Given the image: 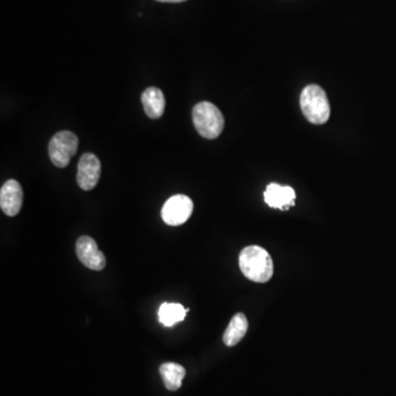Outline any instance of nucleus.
I'll return each instance as SVG.
<instances>
[{
	"instance_id": "f257e3e1",
	"label": "nucleus",
	"mask_w": 396,
	"mask_h": 396,
	"mask_svg": "<svg viewBox=\"0 0 396 396\" xmlns=\"http://www.w3.org/2000/svg\"><path fill=\"white\" fill-rule=\"evenodd\" d=\"M239 267L243 276L255 283H267L274 272L272 257L259 246H249L242 250Z\"/></svg>"
},
{
	"instance_id": "f03ea898",
	"label": "nucleus",
	"mask_w": 396,
	"mask_h": 396,
	"mask_svg": "<svg viewBox=\"0 0 396 396\" xmlns=\"http://www.w3.org/2000/svg\"><path fill=\"white\" fill-rule=\"evenodd\" d=\"M301 108L311 124L323 125L330 117V105L326 93L318 85H309L301 94Z\"/></svg>"
},
{
	"instance_id": "7ed1b4c3",
	"label": "nucleus",
	"mask_w": 396,
	"mask_h": 396,
	"mask_svg": "<svg viewBox=\"0 0 396 396\" xmlns=\"http://www.w3.org/2000/svg\"><path fill=\"white\" fill-rule=\"evenodd\" d=\"M193 122L198 134L206 139H216L225 126L222 111L211 103L203 101L193 109Z\"/></svg>"
},
{
	"instance_id": "20e7f679",
	"label": "nucleus",
	"mask_w": 396,
	"mask_h": 396,
	"mask_svg": "<svg viewBox=\"0 0 396 396\" xmlns=\"http://www.w3.org/2000/svg\"><path fill=\"white\" fill-rule=\"evenodd\" d=\"M78 139L71 132H59L49 143V155L55 167H66L78 151Z\"/></svg>"
},
{
	"instance_id": "39448f33",
	"label": "nucleus",
	"mask_w": 396,
	"mask_h": 396,
	"mask_svg": "<svg viewBox=\"0 0 396 396\" xmlns=\"http://www.w3.org/2000/svg\"><path fill=\"white\" fill-rule=\"evenodd\" d=\"M193 208V201L188 196L174 195L165 201L161 216L169 226H180L188 222Z\"/></svg>"
},
{
	"instance_id": "423d86ee",
	"label": "nucleus",
	"mask_w": 396,
	"mask_h": 396,
	"mask_svg": "<svg viewBox=\"0 0 396 396\" xmlns=\"http://www.w3.org/2000/svg\"><path fill=\"white\" fill-rule=\"evenodd\" d=\"M76 253L78 260L85 265L86 268L93 271H101L106 267V257L93 238L82 236L76 242Z\"/></svg>"
},
{
	"instance_id": "0eeeda50",
	"label": "nucleus",
	"mask_w": 396,
	"mask_h": 396,
	"mask_svg": "<svg viewBox=\"0 0 396 396\" xmlns=\"http://www.w3.org/2000/svg\"><path fill=\"white\" fill-rule=\"evenodd\" d=\"M101 165L93 153H85L80 157L78 167V183L84 190L95 188L101 178Z\"/></svg>"
},
{
	"instance_id": "6e6552de",
	"label": "nucleus",
	"mask_w": 396,
	"mask_h": 396,
	"mask_svg": "<svg viewBox=\"0 0 396 396\" xmlns=\"http://www.w3.org/2000/svg\"><path fill=\"white\" fill-rule=\"evenodd\" d=\"M24 201V192L16 180H9L0 190V207L7 216L19 214Z\"/></svg>"
},
{
	"instance_id": "1a4fd4ad",
	"label": "nucleus",
	"mask_w": 396,
	"mask_h": 396,
	"mask_svg": "<svg viewBox=\"0 0 396 396\" xmlns=\"http://www.w3.org/2000/svg\"><path fill=\"white\" fill-rule=\"evenodd\" d=\"M295 190L290 186L271 183L264 192V201L272 208L288 209L295 203Z\"/></svg>"
},
{
	"instance_id": "9d476101",
	"label": "nucleus",
	"mask_w": 396,
	"mask_h": 396,
	"mask_svg": "<svg viewBox=\"0 0 396 396\" xmlns=\"http://www.w3.org/2000/svg\"><path fill=\"white\" fill-rule=\"evenodd\" d=\"M142 105L147 116L151 119L162 117L165 109V98L162 90L157 87H149L141 96Z\"/></svg>"
},
{
	"instance_id": "9b49d317",
	"label": "nucleus",
	"mask_w": 396,
	"mask_h": 396,
	"mask_svg": "<svg viewBox=\"0 0 396 396\" xmlns=\"http://www.w3.org/2000/svg\"><path fill=\"white\" fill-rule=\"evenodd\" d=\"M248 327L249 324H248V319L245 315L241 313L234 315L224 334L225 345L228 347H234L237 345L238 342L247 334Z\"/></svg>"
},
{
	"instance_id": "f8f14e48",
	"label": "nucleus",
	"mask_w": 396,
	"mask_h": 396,
	"mask_svg": "<svg viewBox=\"0 0 396 396\" xmlns=\"http://www.w3.org/2000/svg\"><path fill=\"white\" fill-rule=\"evenodd\" d=\"M160 374L162 376L165 388L169 391H176L182 386L183 379L185 378L184 367L174 362L163 363L160 367Z\"/></svg>"
},
{
	"instance_id": "ddd939ff",
	"label": "nucleus",
	"mask_w": 396,
	"mask_h": 396,
	"mask_svg": "<svg viewBox=\"0 0 396 396\" xmlns=\"http://www.w3.org/2000/svg\"><path fill=\"white\" fill-rule=\"evenodd\" d=\"M188 309H184L181 304L164 303L159 309V322L165 327L174 326L176 323L185 319Z\"/></svg>"
},
{
	"instance_id": "4468645a",
	"label": "nucleus",
	"mask_w": 396,
	"mask_h": 396,
	"mask_svg": "<svg viewBox=\"0 0 396 396\" xmlns=\"http://www.w3.org/2000/svg\"><path fill=\"white\" fill-rule=\"evenodd\" d=\"M160 3H182V1H185V0H157Z\"/></svg>"
}]
</instances>
